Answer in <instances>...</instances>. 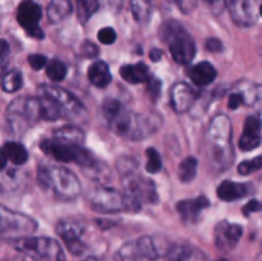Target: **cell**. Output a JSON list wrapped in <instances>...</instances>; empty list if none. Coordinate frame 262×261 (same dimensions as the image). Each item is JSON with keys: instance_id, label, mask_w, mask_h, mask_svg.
Masks as SVG:
<instances>
[{"instance_id": "obj_26", "label": "cell", "mask_w": 262, "mask_h": 261, "mask_svg": "<svg viewBox=\"0 0 262 261\" xmlns=\"http://www.w3.org/2000/svg\"><path fill=\"white\" fill-rule=\"evenodd\" d=\"M53 135L55 140L69 143H77V145H81L84 140V132L74 124L63 125V127L54 130Z\"/></svg>"}, {"instance_id": "obj_8", "label": "cell", "mask_w": 262, "mask_h": 261, "mask_svg": "<svg viewBox=\"0 0 262 261\" xmlns=\"http://www.w3.org/2000/svg\"><path fill=\"white\" fill-rule=\"evenodd\" d=\"M41 94L48 95L59 105L63 117L68 119L86 120L89 118L87 110L84 105L74 96L73 94L68 92L67 90L58 86H50V84H42L40 87Z\"/></svg>"}, {"instance_id": "obj_11", "label": "cell", "mask_w": 262, "mask_h": 261, "mask_svg": "<svg viewBox=\"0 0 262 261\" xmlns=\"http://www.w3.org/2000/svg\"><path fill=\"white\" fill-rule=\"evenodd\" d=\"M91 206L101 212H118L128 210L124 193L110 187H99L92 192Z\"/></svg>"}, {"instance_id": "obj_33", "label": "cell", "mask_w": 262, "mask_h": 261, "mask_svg": "<svg viewBox=\"0 0 262 261\" xmlns=\"http://www.w3.org/2000/svg\"><path fill=\"white\" fill-rule=\"evenodd\" d=\"M146 156H147L146 170L148 173H159L163 168V161H161V156L158 153V150L154 147H148L146 151Z\"/></svg>"}, {"instance_id": "obj_29", "label": "cell", "mask_w": 262, "mask_h": 261, "mask_svg": "<svg viewBox=\"0 0 262 261\" xmlns=\"http://www.w3.org/2000/svg\"><path fill=\"white\" fill-rule=\"evenodd\" d=\"M197 165H199V161L193 156H188V158L183 159L178 168L179 179L183 183H188V182L193 181L197 176Z\"/></svg>"}, {"instance_id": "obj_34", "label": "cell", "mask_w": 262, "mask_h": 261, "mask_svg": "<svg viewBox=\"0 0 262 261\" xmlns=\"http://www.w3.org/2000/svg\"><path fill=\"white\" fill-rule=\"evenodd\" d=\"M123 109H124V105L117 99H106L102 104V114L106 118L107 122L117 117Z\"/></svg>"}, {"instance_id": "obj_49", "label": "cell", "mask_w": 262, "mask_h": 261, "mask_svg": "<svg viewBox=\"0 0 262 261\" xmlns=\"http://www.w3.org/2000/svg\"><path fill=\"white\" fill-rule=\"evenodd\" d=\"M260 14H261V17H262V4H261V7H260Z\"/></svg>"}, {"instance_id": "obj_46", "label": "cell", "mask_w": 262, "mask_h": 261, "mask_svg": "<svg viewBox=\"0 0 262 261\" xmlns=\"http://www.w3.org/2000/svg\"><path fill=\"white\" fill-rule=\"evenodd\" d=\"M210 4L211 9L214 10L216 14H219L220 12H223V9L225 8V0H206Z\"/></svg>"}, {"instance_id": "obj_38", "label": "cell", "mask_w": 262, "mask_h": 261, "mask_svg": "<svg viewBox=\"0 0 262 261\" xmlns=\"http://www.w3.org/2000/svg\"><path fill=\"white\" fill-rule=\"evenodd\" d=\"M28 63L32 67L33 71H40L43 67L48 66L46 56L41 55V54H31V55H28Z\"/></svg>"}, {"instance_id": "obj_16", "label": "cell", "mask_w": 262, "mask_h": 261, "mask_svg": "<svg viewBox=\"0 0 262 261\" xmlns=\"http://www.w3.org/2000/svg\"><path fill=\"white\" fill-rule=\"evenodd\" d=\"M262 120L260 115H250L246 118L243 125V133L239 138L238 146L242 151L255 150L261 145Z\"/></svg>"}, {"instance_id": "obj_6", "label": "cell", "mask_w": 262, "mask_h": 261, "mask_svg": "<svg viewBox=\"0 0 262 261\" xmlns=\"http://www.w3.org/2000/svg\"><path fill=\"white\" fill-rule=\"evenodd\" d=\"M40 147L42 148L43 153L55 160L63 161V163H76L79 166H83L84 169L92 168L97 163L91 153L77 143L63 142L54 138V140L42 141L40 143Z\"/></svg>"}, {"instance_id": "obj_19", "label": "cell", "mask_w": 262, "mask_h": 261, "mask_svg": "<svg viewBox=\"0 0 262 261\" xmlns=\"http://www.w3.org/2000/svg\"><path fill=\"white\" fill-rule=\"evenodd\" d=\"M187 74H188L189 79L196 86L205 87L209 86V84H211L215 81V78L217 76V72L211 63H209V61H201V63H197L194 66H192L191 68H188Z\"/></svg>"}, {"instance_id": "obj_43", "label": "cell", "mask_w": 262, "mask_h": 261, "mask_svg": "<svg viewBox=\"0 0 262 261\" xmlns=\"http://www.w3.org/2000/svg\"><path fill=\"white\" fill-rule=\"evenodd\" d=\"M205 46H206V49L209 51H211V53H222L223 49H224V46H223V42L219 40V38H207L206 42H205Z\"/></svg>"}, {"instance_id": "obj_25", "label": "cell", "mask_w": 262, "mask_h": 261, "mask_svg": "<svg viewBox=\"0 0 262 261\" xmlns=\"http://www.w3.org/2000/svg\"><path fill=\"white\" fill-rule=\"evenodd\" d=\"M73 10L71 0H50L48 7V18L51 23L66 19Z\"/></svg>"}, {"instance_id": "obj_3", "label": "cell", "mask_w": 262, "mask_h": 261, "mask_svg": "<svg viewBox=\"0 0 262 261\" xmlns=\"http://www.w3.org/2000/svg\"><path fill=\"white\" fill-rule=\"evenodd\" d=\"M37 181L41 187L51 191L61 200L76 199L82 191V186L76 174L63 166H38Z\"/></svg>"}, {"instance_id": "obj_28", "label": "cell", "mask_w": 262, "mask_h": 261, "mask_svg": "<svg viewBox=\"0 0 262 261\" xmlns=\"http://www.w3.org/2000/svg\"><path fill=\"white\" fill-rule=\"evenodd\" d=\"M130 10L137 22L146 23L152 10V0H130Z\"/></svg>"}, {"instance_id": "obj_18", "label": "cell", "mask_w": 262, "mask_h": 261, "mask_svg": "<svg viewBox=\"0 0 262 261\" xmlns=\"http://www.w3.org/2000/svg\"><path fill=\"white\" fill-rule=\"evenodd\" d=\"M253 186L250 183H237L232 181H224L219 184L216 192L220 200L227 202L241 200L248 194L253 193Z\"/></svg>"}, {"instance_id": "obj_24", "label": "cell", "mask_w": 262, "mask_h": 261, "mask_svg": "<svg viewBox=\"0 0 262 261\" xmlns=\"http://www.w3.org/2000/svg\"><path fill=\"white\" fill-rule=\"evenodd\" d=\"M169 261H207L202 251L191 246H174L168 252Z\"/></svg>"}, {"instance_id": "obj_21", "label": "cell", "mask_w": 262, "mask_h": 261, "mask_svg": "<svg viewBox=\"0 0 262 261\" xmlns=\"http://www.w3.org/2000/svg\"><path fill=\"white\" fill-rule=\"evenodd\" d=\"M28 160V153L25 146L19 142H5L2 148V169L5 168L7 161L14 165H23Z\"/></svg>"}, {"instance_id": "obj_44", "label": "cell", "mask_w": 262, "mask_h": 261, "mask_svg": "<svg viewBox=\"0 0 262 261\" xmlns=\"http://www.w3.org/2000/svg\"><path fill=\"white\" fill-rule=\"evenodd\" d=\"M99 2L100 4H102L105 8L114 13L119 12L123 7V0H99Z\"/></svg>"}, {"instance_id": "obj_41", "label": "cell", "mask_w": 262, "mask_h": 261, "mask_svg": "<svg viewBox=\"0 0 262 261\" xmlns=\"http://www.w3.org/2000/svg\"><path fill=\"white\" fill-rule=\"evenodd\" d=\"M177 5L184 14H189L193 12L197 7V0H176Z\"/></svg>"}, {"instance_id": "obj_31", "label": "cell", "mask_w": 262, "mask_h": 261, "mask_svg": "<svg viewBox=\"0 0 262 261\" xmlns=\"http://www.w3.org/2000/svg\"><path fill=\"white\" fill-rule=\"evenodd\" d=\"M22 73L18 69H9L3 76L2 87L5 92H15L22 87Z\"/></svg>"}, {"instance_id": "obj_23", "label": "cell", "mask_w": 262, "mask_h": 261, "mask_svg": "<svg viewBox=\"0 0 262 261\" xmlns=\"http://www.w3.org/2000/svg\"><path fill=\"white\" fill-rule=\"evenodd\" d=\"M120 76L125 82L132 84L142 83V82H147L150 78V72H148V67L145 63L140 61L136 64H128L120 68L119 71Z\"/></svg>"}, {"instance_id": "obj_10", "label": "cell", "mask_w": 262, "mask_h": 261, "mask_svg": "<svg viewBox=\"0 0 262 261\" xmlns=\"http://www.w3.org/2000/svg\"><path fill=\"white\" fill-rule=\"evenodd\" d=\"M37 229V223L30 216L20 212L2 207V234L3 237L28 235Z\"/></svg>"}, {"instance_id": "obj_15", "label": "cell", "mask_w": 262, "mask_h": 261, "mask_svg": "<svg viewBox=\"0 0 262 261\" xmlns=\"http://www.w3.org/2000/svg\"><path fill=\"white\" fill-rule=\"evenodd\" d=\"M230 17L241 27H251L257 20L255 0H230Z\"/></svg>"}, {"instance_id": "obj_27", "label": "cell", "mask_w": 262, "mask_h": 261, "mask_svg": "<svg viewBox=\"0 0 262 261\" xmlns=\"http://www.w3.org/2000/svg\"><path fill=\"white\" fill-rule=\"evenodd\" d=\"M243 99H245V104L250 105V106H256L262 110V84H253L245 82L241 91Z\"/></svg>"}, {"instance_id": "obj_47", "label": "cell", "mask_w": 262, "mask_h": 261, "mask_svg": "<svg viewBox=\"0 0 262 261\" xmlns=\"http://www.w3.org/2000/svg\"><path fill=\"white\" fill-rule=\"evenodd\" d=\"M161 56H163V51L160 49L155 48L150 51V59L152 61H159L161 59Z\"/></svg>"}, {"instance_id": "obj_48", "label": "cell", "mask_w": 262, "mask_h": 261, "mask_svg": "<svg viewBox=\"0 0 262 261\" xmlns=\"http://www.w3.org/2000/svg\"><path fill=\"white\" fill-rule=\"evenodd\" d=\"M83 261H99L97 260L96 257H92V256H90V257H87V258H84Z\"/></svg>"}, {"instance_id": "obj_14", "label": "cell", "mask_w": 262, "mask_h": 261, "mask_svg": "<svg viewBox=\"0 0 262 261\" xmlns=\"http://www.w3.org/2000/svg\"><path fill=\"white\" fill-rule=\"evenodd\" d=\"M197 97H199V92L186 82H178L171 87L170 102L174 112L186 113L191 110Z\"/></svg>"}, {"instance_id": "obj_22", "label": "cell", "mask_w": 262, "mask_h": 261, "mask_svg": "<svg viewBox=\"0 0 262 261\" xmlns=\"http://www.w3.org/2000/svg\"><path fill=\"white\" fill-rule=\"evenodd\" d=\"M90 82L97 89H105L112 83V73H110L109 66L102 60H96L90 66L87 72Z\"/></svg>"}, {"instance_id": "obj_17", "label": "cell", "mask_w": 262, "mask_h": 261, "mask_svg": "<svg viewBox=\"0 0 262 261\" xmlns=\"http://www.w3.org/2000/svg\"><path fill=\"white\" fill-rule=\"evenodd\" d=\"M210 206V201L207 197L200 196L192 200H183L177 204V211L181 216L182 222L186 224H193L199 220L200 214L204 209Z\"/></svg>"}, {"instance_id": "obj_40", "label": "cell", "mask_w": 262, "mask_h": 261, "mask_svg": "<svg viewBox=\"0 0 262 261\" xmlns=\"http://www.w3.org/2000/svg\"><path fill=\"white\" fill-rule=\"evenodd\" d=\"M262 210V202L258 201V200H251L250 202L245 205L242 207V212L245 216H250L253 212H258Z\"/></svg>"}, {"instance_id": "obj_50", "label": "cell", "mask_w": 262, "mask_h": 261, "mask_svg": "<svg viewBox=\"0 0 262 261\" xmlns=\"http://www.w3.org/2000/svg\"><path fill=\"white\" fill-rule=\"evenodd\" d=\"M170 2H176V0H170Z\"/></svg>"}, {"instance_id": "obj_37", "label": "cell", "mask_w": 262, "mask_h": 261, "mask_svg": "<svg viewBox=\"0 0 262 261\" xmlns=\"http://www.w3.org/2000/svg\"><path fill=\"white\" fill-rule=\"evenodd\" d=\"M81 55L83 56V58H90V59L96 58V56L99 55V48H97L94 42L86 40L81 45Z\"/></svg>"}, {"instance_id": "obj_35", "label": "cell", "mask_w": 262, "mask_h": 261, "mask_svg": "<svg viewBox=\"0 0 262 261\" xmlns=\"http://www.w3.org/2000/svg\"><path fill=\"white\" fill-rule=\"evenodd\" d=\"M262 169V155L256 156V158L251 159V160H245L238 165V173L241 176H248L251 173L261 170Z\"/></svg>"}, {"instance_id": "obj_9", "label": "cell", "mask_w": 262, "mask_h": 261, "mask_svg": "<svg viewBox=\"0 0 262 261\" xmlns=\"http://www.w3.org/2000/svg\"><path fill=\"white\" fill-rule=\"evenodd\" d=\"M159 251L150 237H140L124 243L115 252V261H156Z\"/></svg>"}, {"instance_id": "obj_20", "label": "cell", "mask_w": 262, "mask_h": 261, "mask_svg": "<svg viewBox=\"0 0 262 261\" xmlns=\"http://www.w3.org/2000/svg\"><path fill=\"white\" fill-rule=\"evenodd\" d=\"M84 232L83 223L76 219H63L56 225V233L64 241L66 246L73 245L81 241Z\"/></svg>"}, {"instance_id": "obj_4", "label": "cell", "mask_w": 262, "mask_h": 261, "mask_svg": "<svg viewBox=\"0 0 262 261\" xmlns=\"http://www.w3.org/2000/svg\"><path fill=\"white\" fill-rule=\"evenodd\" d=\"M160 38L168 45L170 55L178 64H189L196 55V42L178 20H168L160 27Z\"/></svg>"}, {"instance_id": "obj_13", "label": "cell", "mask_w": 262, "mask_h": 261, "mask_svg": "<svg viewBox=\"0 0 262 261\" xmlns=\"http://www.w3.org/2000/svg\"><path fill=\"white\" fill-rule=\"evenodd\" d=\"M243 229L239 224L229 223L227 220L220 222L215 228V246L223 252H230L237 247Z\"/></svg>"}, {"instance_id": "obj_30", "label": "cell", "mask_w": 262, "mask_h": 261, "mask_svg": "<svg viewBox=\"0 0 262 261\" xmlns=\"http://www.w3.org/2000/svg\"><path fill=\"white\" fill-rule=\"evenodd\" d=\"M77 3V17L81 23H86L87 20L99 10V0H76Z\"/></svg>"}, {"instance_id": "obj_1", "label": "cell", "mask_w": 262, "mask_h": 261, "mask_svg": "<svg viewBox=\"0 0 262 261\" xmlns=\"http://www.w3.org/2000/svg\"><path fill=\"white\" fill-rule=\"evenodd\" d=\"M207 155L215 170H224L234 159L232 146V124L227 115L220 114L210 123L206 135Z\"/></svg>"}, {"instance_id": "obj_7", "label": "cell", "mask_w": 262, "mask_h": 261, "mask_svg": "<svg viewBox=\"0 0 262 261\" xmlns=\"http://www.w3.org/2000/svg\"><path fill=\"white\" fill-rule=\"evenodd\" d=\"M15 250L35 257L48 261H64V253L60 245L53 238L48 237H23L14 242Z\"/></svg>"}, {"instance_id": "obj_42", "label": "cell", "mask_w": 262, "mask_h": 261, "mask_svg": "<svg viewBox=\"0 0 262 261\" xmlns=\"http://www.w3.org/2000/svg\"><path fill=\"white\" fill-rule=\"evenodd\" d=\"M243 104H245V99H243L241 92H233V94H230L229 100H228V107L229 109L237 110Z\"/></svg>"}, {"instance_id": "obj_2", "label": "cell", "mask_w": 262, "mask_h": 261, "mask_svg": "<svg viewBox=\"0 0 262 261\" xmlns=\"http://www.w3.org/2000/svg\"><path fill=\"white\" fill-rule=\"evenodd\" d=\"M132 160H124V165L118 166L123 176V193L127 200L128 210L138 211L143 202L156 204L159 200L154 182L150 178L141 176L133 169Z\"/></svg>"}, {"instance_id": "obj_5", "label": "cell", "mask_w": 262, "mask_h": 261, "mask_svg": "<svg viewBox=\"0 0 262 261\" xmlns=\"http://www.w3.org/2000/svg\"><path fill=\"white\" fill-rule=\"evenodd\" d=\"M9 125L15 133H22L30 125L42 119V105L40 97H18L7 110Z\"/></svg>"}, {"instance_id": "obj_45", "label": "cell", "mask_w": 262, "mask_h": 261, "mask_svg": "<svg viewBox=\"0 0 262 261\" xmlns=\"http://www.w3.org/2000/svg\"><path fill=\"white\" fill-rule=\"evenodd\" d=\"M8 55H9V46H8L7 41L2 40V49H0V60H2L3 68H5Z\"/></svg>"}, {"instance_id": "obj_32", "label": "cell", "mask_w": 262, "mask_h": 261, "mask_svg": "<svg viewBox=\"0 0 262 261\" xmlns=\"http://www.w3.org/2000/svg\"><path fill=\"white\" fill-rule=\"evenodd\" d=\"M46 74L50 79L53 81H63L67 76V67L63 61L58 60V59H53L51 61H49L48 66H46Z\"/></svg>"}, {"instance_id": "obj_12", "label": "cell", "mask_w": 262, "mask_h": 261, "mask_svg": "<svg viewBox=\"0 0 262 261\" xmlns=\"http://www.w3.org/2000/svg\"><path fill=\"white\" fill-rule=\"evenodd\" d=\"M42 18L41 7L33 0H23L17 9V20L23 30L35 38H43V31L40 28Z\"/></svg>"}, {"instance_id": "obj_36", "label": "cell", "mask_w": 262, "mask_h": 261, "mask_svg": "<svg viewBox=\"0 0 262 261\" xmlns=\"http://www.w3.org/2000/svg\"><path fill=\"white\" fill-rule=\"evenodd\" d=\"M97 38L104 45H112L117 40V32H115V30L113 27L101 28L99 31V33H97Z\"/></svg>"}, {"instance_id": "obj_39", "label": "cell", "mask_w": 262, "mask_h": 261, "mask_svg": "<svg viewBox=\"0 0 262 261\" xmlns=\"http://www.w3.org/2000/svg\"><path fill=\"white\" fill-rule=\"evenodd\" d=\"M161 81H159L158 78H155V77L151 76L150 78H148L147 81V91L150 92L151 97H152L154 100L158 99L159 95H160L161 92Z\"/></svg>"}]
</instances>
